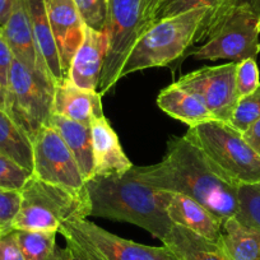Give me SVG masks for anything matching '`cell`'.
I'll use <instances>...</instances> for the list:
<instances>
[{
  "mask_svg": "<svg viewBox=\"0 0 260 260\" xmlns=\"http://www.w3.org/2000/svg\"><path fill=\"white\" fill-rule=\"evenodd\" d=\"M130 172L154 189L194 199L222 224L239 211V186L222 175L185 136L170 139L166 153L158 164L133 166Z\"/></svg>",
  "mask_w": 260,
  "mask_h": 260,
  "instance_id": "obj_1",
  "label": "cell"
},
{
  "mask_svg": "<svg viewBox=\"0 0 260 260\" xmlns=\"http://www.w3.org/2000/svg\"><path fill=\"white\" fill-rule=\"evenodd\" d=\"M89 217L136 224L164 241L174 223L167 214L170 191L154 189L133 176H93L86 182Z\"/></svg>",
  "mask_w": 260,
  "mask_h": 260,
  "instance_id": "obj_2",
  "label": "cell"
},
{
  "mask_svg": "<svg viewBox=\"0 0 260 260\" xmlns=\"http://www.w3.org/2000/svg\"><path fill=\"white\" fill-rule=\"evenodd\" d=\"M211 9L199 8L152 23L134 44L121 71V79L136 72L167 67L192 45Z\"/></svg>",
  "mask_w": 260,
  "mask_h": 260,
  "instance_id": "obj_3",
  "label": "cell"
},
{
  "mask_svg": "<svg viewBox=\"0 0 260 260\" xmlns=\"http://www.w3.org/2000/svg\"><path fill=\"white\" fill-rule=\"evenodd\" d=\"M21 194L19 209L12 230L57 232L64 222L89 217L88 195L49 184L32 176Z\"/></svg>",
  "mask_w": 260,
  "mask_h": 260,
  "instance_id": "obj_4",
  "label": "cell"
},
{
  "mask_svg": "<svg viewBox=\"0 0 260 260\" xmlns=\"http://www.w3.org/2000/svg\"><path fill=\"white\" fill-rule=\"evenodd\" d=\"M185 137L237 186L260 181V156L230 122L211 120L189 127Z\"/></svg>",
  "mask_w": 260,
  "mask_h": 260,
  "instance_id": "obj_5",
  "label": "cell"
},
{
  "mask_svg": "<svg viewBox=\"0 0 260 260\" xmlns=\"http://www.w3.org/2000/svg\"><path fill=\"white\" fill-rule=\"evenodd\" d=\"M55 83L13 60L6 89V111L34 141L40 130L50 125L54 115Z\"/></svg>",
  "mask_w": 260,
  "mask_h": 260,
  "instance_id": "obj_6",
  "label": "cell"
},
{
  "mask_svg": "<svg viewBox=\"0 0 260 260\" xmlns=\"http://www.w3.org/2000/svg\"><path fill=\"white\" fill-rule=\"evenodd\" d=\"M57 234L87 260H177L166 246L125 240L87 218L64 222Z\"/></svg>",
  "mask_w": 260,
  "mask_h": 260,
  "instance_id": "obj_7",
  "label": "cell"
},
{
  "mask_svg": "<svg viewBox=\"0 0 260 260\" xmlns=\"http://www.w3.org/2000/svg\"><path fill=\"white\" fill-rule=\"evenodd\" d=\"M142 0H107L109 50L99 83L101 96L109 93L121 79V71L141 36Z\"/></svg>",
  "mask_w": 260,
  "mask_h": 260,
  "instance_id": "obj_8",
  "label": "cell"
},
{
  "mask_svg": "<svg viewBox=\"0 0 260 260\" xmlns=\"http://www.w3.org/2000/svg\"><path fill=\"white\" fill-rule=\"evenodd\" d=\"M260 18L244 8L231 12L223 23L192 52L197 60L227 59L234 62L255 59L259 54Z\"/></svg>",
  "mask_w": 260,
  "mask_h": 260,
  "instance_id": "obj_9",
  "label": "cell"
},
{
  "mask_svg": "<svg viewBox=\"0 0 260 260\" xmlns=\"http://www.w3.org/2000/svg\"><path fill=\"white\" fill-rule=\"evenodd\" d=\"M32 146L35 177L78 194H87L86 181L78 164L52 125L40 130L32 141Z\"/></svg>",
  "mask_w": 260,
  "mask_h": 260,
  "instance_id": "obj_10",
  "label": "cell"
},
{
  "mask_svg": "<svg viewBox=\"0 0 260 260\" xmlns=\"http://www.w3.org/2000/svg\"><path fill=\"white\" fill-rule=\"evenodd\" d=\"M236 64L203 67L180 77L176 83L198 97L216 120L230 122L240 101L236 89Z\"/></svg>",
  "mask_w": 260,
  "mask_h": 260,
  "instance_id": "obj_11",
  "label": "cell"
},
{
  "mask_svg": "<svg viewBox=\"0 0 260 260\" xmlns=\"http://www.w3.org/2000/svg\"><path fill=\"white\" fill-rule=\"evenodd\" d=\"M46 8L62 74L67 78L72 59L83 41L86 24L73 0H46Z\"/></svg>",
  "mask_w": 260,
  "mask_h": 260,
  "instance_id": "obj_12",
  "label": "cell"
},
{
  "mask_svg": "<svg viewBox=\"0 0 260 260\" xmlns=\"http://www.w3.org/2000/svg\"><path fill=\"white\" fill-rule=\"evenodd\" d=\"M107 50L109 37L106 32L96 31L86 26L83 41L72 59L67 77L81 88L97 91Z\"/></svg>",
  "mask_w": 260,
  "mask_h": 260,
  "instance_id": "obj_13",
  "label": "cell"
},
{
  "mask_svg": "<svg viewBox=\"0 0 260 260\" xmlns=\"http://www.w3.org/2000/svg\"><path fill=\"white\" fill-rule=\"evenodd\" d=\"M0 29L3 32L7 44L9 45L13 52L14 59L21 61L35 73L42 74L54 82V79L50 76L49 69L44 64L37 51L24 0H14L11 14L6 23L0 27Z\"/></svg>",
  "mask_w": 260,
  "mask_h": 260,
  "instance_id": "obj_14",
  "label": "cell"
},
{
  "mask_svg": "<svg viewBox=\"0 0 260 260\" xmlns=\"http://www.w3.org/2000/svg\"><path fill=\"white\" fill-rule=\"evenodd\" d=\"M91 134L94 176H122L133 167V164L124 153L116 132L105 115L92 121Z\"/></svg>",
  "mask_w": 260,
  "mask_h": 260,
  "instance_id": "obj_15",
  "label": "cell"
},
{
  "mask_svg": "<svg viewBox=\"0 0 260 260\" xmlns=\"http://www.w3.org/2000/svg\"><path fill=\"white\" fill-rule=\"evenodd\" d=\"M101 99L97 91L81 88L67 77L55 84L54 114L91 126L94 119L104 116Z\"/></svg>",
  "mask_w": 260,
  "mask_h": 260,
  "instance_id": "obj_16",
  "label": "cell"
},
{
  "mask_svg": "<svg viewBox=\"0 0 260 260\" xmlns=\"http://www.w3.org/2000/svg\"><path fill=\"white\" fill-rule=\"evenodd\" d=\"M167 214L174 224L190 230L209 241L217 242L221 236L223 226L221 221L206 207L186 195L171 192L167 203Z\"/></svg>",
  "mask_w": 260,
  "mask_h": 260,
  "instance_id": "obj_17",
  "label": "cell"
},
{
  "mask_svg": "<svg viewBox=\"0 0 260 260\" xmlns=\"http://www.w3.org/2000/svg\"><path fill=\"white\" fill-rule=\"evenodd\" d=\"M24 6L40 57L49 69L55 84L59 83L65 77L62 74L59 52L50 26L46 0H24Z\"/></svg>",
  "mask_w": 260,
  "mask_h": 260,
  "instance_id": "obj_18",
  "label": "cell"
},
{
  "mask_svg": "<svg viewBox=\"0 0 260 260\" xmlns=\"http://www.w3.org/2000/svg\"><path fill=\"white\" fill-rule=\"evenodd\" d=\"M157 106L165 114L184 122L189 127L214 120L206 105L195 94L181 88L176 82L159 92Z\"/></svg>",
  "mask_w": 260,
  "mask_h": 260,
  "instance_id": "obj_19",
  "label": "cell"
},
{
  "mask_svg": "<svg viewBox=\"0 0 260 260\" xmlns=\"http://www.w3.org/2000/svg\"><path fill=\"white\" fill-rule=\"evenodd\" d=\"M50 125L57 130L67 147L73 153L84 181L87 182L91 180L94 176L91 126L73 121L57 114L52 115Z\"/></svg>",
  "mask_w": 260,
  "mask_h": 260,
  "instance_id": "obj_20",
  "label": "cell"
},
{
  "mask_svg": "<svg viewBox=\"0 0 260 260\" xmlns=\"http://www.w3.org/2000/svg\"><path fill=\"white\" fill-rule=\"evenodd\" d=\"M208 8L211 12L204 19L199 34L195 40L197 42H206L211 39L212 35L218 29V27L223 23L224 19L235 11V0H170L169 3L157 13L156 18L152 23L159 19L169 18V17L177 16L192 9Z\"/></svg>",
  "mask_w": 260,
  "mask_h": 260,
  "instance_id": "obj_21",
  "label": "cell"
},
{
  "mask_svg": "<svg viewBox=\"0 0 260 260\" xmlns=\"http://www.w3.org/2000/svg\"><path fill=\"white\" fill-rule=\"evenodd\" d=\"M216 244L229 260H260V230L246 226L235 217L224 222Z\"/></svg>",
  "mask_w": 260,
  "mask_h": 260,
  "instance_id": "obj_22",
  "label": "cell"
},
{
  "mask_svg": "<svg viewBox=\"0 0 260 260\" xmlns=\"http://www.w3.org/2000/svg\"><path fill=\"white\" fill-rule=\"evenodd\" d=\"M162 242L177 260H229L216 242L176 224Z\"/></svg>",
  "mask_w": 260,
  "mask_h": 260,
  "instance_id": "obj_23",
  "label": "cell"
},
{
  "mask_svg": "<svg viewBox=\"0 0 260 260\" xmlns=\"http://www.w3.org/2000/svg\"><path fill=\"white\" fill-rule=\"evenodd\" d=\"M0 153L34 172L32 141L3 109H0Z\"/></svg>",
  "mask_w": 260,
  "mask_h": 260,
  "instance_id": "obj_24",
  "label": "cell"
},
{
  "mask_svg": "<svg viewBox=\"0 0 260 260\" xmlns=\"http://www.w3.org/2000/svg\"><path fill=\"white\" fill-rule=\"evenodd\" d=\"M24 260H72L69 246L56 244L57 232H32L16 230Z\"/></svg>",
  "mask_w": 260,
  "mask_h": 260,
  "instance_id": "obj_25",
  "label": "cell"
},
{
  "mask_svg": "<svg viewBox=\"0 0 260 260\" xmlns=\"http://www.w3.org/2000/svg\"><path fill=\"white\" fill-rule=\"evenodd\" d=\"M237 197L239 211L235 218L246 226L260 230V181L239 186Z\"/></svg>",
  "mask_w": 260,
  "mask_h": 260,
  "instance_id": "obj_26",
  "label": "cell"
},
{
  "mask_svg": "<svg viewBox=\"0 0 260 260\" xmlns=\"http://www.w3.org/2000/svg\"><path fill=\"white\" fill-rule=\"evenodd\" d=\"M32 176L34 172L0 153V189L21 191Z\"/></svg>",
  "mask_w": 260,
  "mask_h": 260,
  "instance_id": "obj_27",
  "label": "cell"
},
{
  "mask_svg": "<svg viewBox=\"0 0 260 260\" xmlns=\"http://www.w3.org/2000/svg\"><path fill=\"white\" fill-rule=\"evenodd\" d=\"M260 119V87L251 94L240 99L236 109H235L230 124L236 127L240 133Z\"/></svg>",
  "mask_w": 260,
  "mask_h": 260,
  "instance_id": "obj_28",
  "label": "cell"
},
{
  "mask_svg": "<svg viewBox=\"0 0 260 260\" xmlns=\"http://www.w3.org/2000/svg\"><path fill=\"white\" fill-rule=\"evenodd\" d=\"M87 27L106 32L107 0H73Z\"/></svg>",
  "mask_w": 260,
  "mask_h": 260,
  "instance_id": "obj_29",
  "label": "cell"
},
{
  "mask_svg": "<svg viewBox=\"0 0 260 260\" xmlns=\"http://www.w3.org/2000/svg\"><path fill=\"white\" fill-rule=\"evenodd\" d=\"M260 87V73L255 59H245L236 64V89L240 99L251 94Z\"/></svg>",
  "mask_w": 260,
  "mask_h": 260,
  "instance_id": "obj_30",
  "label": "cell"
},
{
  "mask_svg": "<svg viewBox=\"0 0 260 260\" xmlns=\"http://www.w3.org/2000/svg\"><path fill=\"white\" fill-rule=\"evenodd\" d=\"M21 204L19 191L0 189V223L11 229L12 222L16 217Z\"/></svg>",
  "mask_w": 260,
  "mask_h": 260,
  "instance_id": "obj_31",
  "label": "cell"
},
{
  "mask_svg": "<svg viewBox=\"0 0 260 260\" xmlns=\"http://www.w3.org/2000/svg\"><path fill=\"white\" fill-rule=\"evenodd\" d=\"M0 260H24L16 230H8L0 235Z\"/></svg>",
  "mask_w": 260,
  "mask_h": 260,
  "instance_id": "obj_32",
  "label": "cell"
},
{
  "mask_svg": "<svg viewBox=\"0 0 260 260\" xmlns=\"http://www.w3.org/2000/svg\"><path fill=\"white\" fill-rule=\"evenodd\" d=\"M13 60V52H12L9 45L7 44L6 39L3 36V32L0 29V84L6 89L7 86H8V78Z\"/></svg>",
  "mask_w": 260,
  "mask_h": 260,
  "instance_id": "obj_33",
  "label": "cell"
},
{
  "mask_svg": "<svg viewBox=\"0 0 260 260\" xmlns=\"http://www.w3.org/2000/svg\"><path fill=\"white\" fill-rule=\"evenodd\" d=\"M164 0H142V29L141 35L148 28L158 13Z\"/></svg>",
  "mask_w": 260,
  "mask_h": 260,
  "instance_id": "obj_34",
  "label": "cell"
},
{
  "mask_svg": "<svg viewBox=\"0 0 260 260\" xmlns=\"http://www.w3.org/2000/svg\"><path fill=\"white\" fill-rule=\"evenodd\" d=\"M242 137L247 142V144L260 156V119L250 125L242 133Z\"/></svg>",
  "mask_w": 260,
  "mask_h": 260,
  "instance_id": "obj_35",
  "label": "cell"
},
{
  "mask_svg": "<svg viewBox=\"0 0 260 260\" xmlns=\"http://www.w3.org/2000/svg\"><path fill=\"white\" fill-rule=\"evenodd\" d=\"M244 8L260 18V0H235V9Z\"/></svg>",
  "mask_w": 260,
  "mask_h": 260,
  "instance_id": "obj_36",
  "label": "cell"
},
{
  "mask_svg": "<svg viewBox=\"0 0 260 260\" xmlns=\"http://www.w3.org/2000/svg\"><path fill=\"white\" fill-rule=\"evenodd\" d=\"M14 0H0V27L3 26L11 14Z\"/></svg>",
  "mask_w": 260,
  "mask_h": 260,
  "instance_id": "obj_37",
  "label": "cell"
},
{
  "mask_svg": "<svg viewBox=\"0 0 260 260\" xmlns=\"http://www.w3.org/2000/svg\"><path fill=\"white\" fill-rule=\"evenodd\" d=\"M67 246H69V245H67ZM69 249L72 250V260H87L86 257H84L83 255L81 254V252L77 251V250L74 249V247L69 246Z\"/></svg>",
  "mask_w": 260,
  "mask_h": 260,
  "instance_id": "obj_38",
  "label": "cell"
},
{
  "mask_svg": "<svg viewBox=\"0 0 260 260\" xmlns=\"http://www.w3.org/2000/svg\"><path fill=\"white\" fill-rule=\"evenodd\" d=\"M0 109L6 110V88L0 84Z\"/></svg>",
  "mask_w": 260,
  "mask_h": 260,
  "instance_id": "obj_39",
  "label": "cell"
},
{
  "mask_svg": "<svg viewBox=\"0 0 260 260\" xmlns=\"http://www.w3.org/2000/svg\"><path fill=\"white\" fill-rule=\"evenodd\" d=\"M8 230H12V229H7V227L4 226V224H2V223H0V235H2V234H4V232H6V231H8Z\"/></svg>",
  "mask_w": 260,
  "mask_h": 260,
  "instance_id": "obj_40",
  "label": "cell"
},
{
  "mask_svg": "<svg viewBox=\"0 0 260 260\" xmlns=\"http://www.w3.org/2000/svg\"><path fill=\"white\" fill-rule=\"evenodd\" d=\"M169 2H170V0H164V3H162V6H161V8H159V11H161V9L164 8V7L166 6V4L169 3ZM159 11H158V12H159ZM154 18H156V17H154ZM153 21H154V19H153Z\"/></svg>",
  "mask_w": 260,
  "mask_h": 260,
  "instance_id": "obj_41",
  "label": "cell"
},
{
  "mask_svg": "<svg viewBox=\"0 0 260 260\" xmlns=\"http://www.w3.org/2000/svg\"><path fill=\"white\" fill-rule=\"evenodd\" d=\"M257 50H259V52H260V40H259V45H257Z\"/></svg>",
  "mask_w": 260,
  "mask_h": 260,
  "instance_id": "obj_42",
  "label": "cell"
}]
</instances>
